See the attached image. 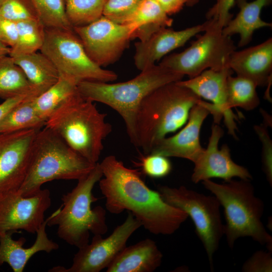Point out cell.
Here are the masks:
<instances>
[{
	"label": "cell",
	"instance_id": "7c38bea8",
	"mask_svg": "<svg viewBox=\"0 0 272 272\" xmlns=\"http://www.w3.org/2000/svg\"><path fill=\"white\" fill-rule=\"evenodd\" d=\"M141 223L129 212L125 221L106 238L95 235L91 243L79 248L71 267L57 266L53 272H99L107 267L126 247V242L140 227Z\"/></svg>",
	"mask_w": 272,
	"mask_h": 272
},
{
	"label": "cell",
	"instance_id": "b9f144b4",
	"mask_svg": "<svg viewBox=\"0 0 272 272\" xmlns=\"http://www.w3.org/2000/svg\"><path fill=\"white\" fill-rule=\"evenodd\" d=\"M199 0H187L186 5L188 6H193L198 2Z\"/></svg>",
	"mask_w": 272,
	"mask_h": 272
},
{
	"label": "cell",
	"instance_id": "ab89813d",
	"mask_svg": "<svg viewBox=\"0 0 272 272\" xmlns=\"http://www.w3.org/2000/svg\"><path fill=\"white\" fill-rule=\"evenodd\" d=\"M29 97H30L18 96L5 100L0 104V122L12 109Z\"/></svg>",
	"mask_w": 272,
	"mask_h": 272
},
{
	"label": "cell",
	"instance_id": "f35d334b",
	"mask_svg": "<svg viewBox=\"0 0 272 272\" xmlns=\"http://www.w3.org/2000/svg\"><path fill=\"white\" fill-rule=\"evenodd\" d=\"M163 10L170 15L179 12L187 0H157Z\"/></svg>",
	"mask_w": 272,
	"mask_h": 272
},
{
	"label": "cell",
	"instance_id": "4fadbf2b",
	"mask_svg": "<svg viewBox=\"0 0 272 272\" xmlns=\"http://www.w3.org/2000/svg\"><path fill=\"white\" fill-rule=\"evenodd\" d=\"M51 204L50 192L40 190L30 196L17 191L0 195V235L24 230L35 234L45 221V213Z\"/></svg>",
	"mask_w": 272,
	"mask_h": 272
},
{
	"label": "cell",
	"instance_id": "9a60e30c",
	"mask_svg": "<svg viewBox=\"0 0 272 272\" xmlns=\"http://www.w3.org/2000/svg\"><path fill=\"white\" fill-rule=\"evenodd\" d=\"M223 134V128L219 124L213 123L207 148L193 162L194 166L191 177L193 183L213 178H221L225 182L234 177L252 179L247 168L232 160L230 148L226 144L219 149V142Z\"/></svg>",
	"mask_w": 272,
	"mask_h": 272
},
{
	"label": "cell",
	"instance_id": "ba28073f",
	"mask_svg": "<svg viewBox=\"0 0 272 272\" xmlns=\"http://www.w3.org/2000/svg\"><path fill=\"white\" fill-rule=\"evenodd\" d=\"M157 190L165 201L184 211L191 219L213 271V256L224 235L218 200L214 195H207L184 186L176 188L160 185Z\"/></svg>",
	"mask_w": 272,
	"mask_h": 272
},
{
	"label": "cell",
	"instance_id": "74e56055",
	"mask_svg": "<svg viewBox=\"0 0 272 272\" xmlns=\"http://www.w3.org/2000/svg\"><path fill=\"white\" fill-rule=\"evenodd\" d=\"M17 23L0 17V42L13 48L18 39Z\"/></svg>",
	"mask_w": 272,
	"mask_h": 272
},
{
	"label": "cell",
	"instance_id": "8d00e7d4",
	"mask_svg": "<svg viewBox=\"0 0 272 272\" xmlns=\"http://www.w3.org/2000/svg\"><path fill=\"white\" fill-rule=\"evenodd\" d=\"M236 0H217L216 3L206 13L207 19H214L222 27H224L232 18L230 11Z\"/></svg>",
	"mask_w": 272,
	"mask_h": 272
},
{
	"label": "cell",
	"instance_id": "1f68e13d",
	"mask_svg": "<svg viewBox=\"0 0 272 272\" xmlns=\"http://www.w3.org/2000/svg\"><path fill=\"white\" fill-rule=\"evenodd\" d=\"M141 0H106L103 16L119 24H129Z\"/></svg>",
	"mask_w": 272,
	"mask_h": 272
},
{
	"label": "cell",
	"instance_id": "3957f363",
	"mask_svg": "<svg viewBox=\"0 0 272 272\" xmlns=\"http://www.w3.org/2000/svg\"><path fill=\"white\" fill-rule=\"evenodd\" d=\"M103 177L99 163L91 171L78 180L71 191L61 197L62 205L50 216L47 226H56L58 237L69 244L80 248L89 243L90 233L105 234L108 230L106 211L98 206L92 209L98 200L92 192L96 183Z\"/></svg>",
	"mask_w": 272,
	"mask_h": 272
},
{
	"label": "cell",
	"instance_id": "60d3db41",
	"mask_svg": "<svg viewBox=\"0 0 272 272\" xmlns=\"http://www.w3.org/2000/svg\"><path fill=\"white\" fill-rule=\"evenodd\" d=\"M11 48L0 42V59L7 55H9Z\"/></svg>",
	"mask_w": 272,
	"mask_h": 272
},
{
	"label": "cell",
	"instance_id": "836d02e7",
	"mask_svg": "<svg viewBox=\"0 0 272 272\" xmlns=\"http://www.w3.org/2000/svg\"><path fill=\"white\" fill-rule=\"evenodd\" d=\"M140 168L141 172L153 178L167 176L172 169V165L168 157L154 154L141 156L139 162L135 163Z\"/></svg>",
	"mask_w": 272,
	"mask_h": 272
},
{
	"label": "cell",
	"instance_id": "83f0119b",
	"mask_svg": "<svg viewBox=\"0 0 272 272\" xmlns=\"http://www.w3.org/2000/svg\"><path fill=\"white\" fill-rule=\"evenodd\" d=\"M257 86L245 78L232 75L227 82V101L229 107H240L249 111L256 108L260 104L256 92Z\"/></svg>",
	"mask_w": 272,
	"mask_h": 272
},
{
	"label": "cell",
	"instance_id": "d590c367",
	"mask_svg": "<svg viewBox=\"0 0 272 272\" xmlns=\"http://www.w3.org/2000/svg\"><path fill=\"white\" fill-rule=\"evenodd\" d=\"M241 270L244 272H271V252L263 250L255 252L243 263Z\"/></svg>",
	"mask_w": 272,
	"mask_h": 272
},
{
	"label": "cell",
	"instance_id": "8992f818",
	"mask_svg": "<svg viewBox=\"0 0 272 272\" xmlns=\"http://www.w3.org/2000/svg\"><path fill=\"white\" fill-rule=\"evenodd\" d=\"M96 164L82 157L55 132L44 126L36 134L27 174L17 191L23 196H30L41 190L46 182L56 179L78 180L88 174Z\"/></svg>",
	"mask_w": 272,
	"mask_h": 272
},
{
	"label": "cell",
	"instance_id": "f1b7e54d",
	"mask_svg": "<svg viewBox=\"0 0 272 272\" xmlns=\"http://www.w3.org/2000/svg\"><path fill=\"white\" fill-rule=\"evenodd\" d=\"M18 39L9 56L15 57L37 52L43 44L45 27L38 20L17 23Z\"/></svg>",
	"mask_w": 272,
	"mask_h": 272
},
{
	"label": "cell",
	"instance_id": "e0dca14e",
	"mask_svg": "<svg viewBox=\"0 0 272 272\" xmlns=\"http://www.w3.org/2000/svg\"><path fill=\"white\" fill-rule=\"evenodd\" d=\"M213 111L212 103L200 100L191 109L185 125L175 135L166 137L150 154L185 159L193 163L204 150L200 143L202 123Z\"/></svg>",
	"mask_w": 272,
	"mask_h": 272
},
{
	"label": "cell",
	"instance_id": "ac0fdd59",
	"mask_svg": "<svg viewBox=\"0 0 272 272\" xmlns=\"http://www.w3.org/2000/svg\"><path fill=\"white\" fill-rule=\"evenodd\" d=\"M204 23L181 30L161 28L143 41L135 44L134 63L141 71L155 64L171 51L184 45L197 34L204 32L211 23Z\"/></svg>",
	"mask_w": 272,
	"mask_h": 272
},
{
	"label": "cell",
	"instance_id": "d4e9b609",
	"mask_svg": "<svg viewBox=\"0 0 272 272\" xmlns=\"http://www.w3.org/2000/svg\"><path fill=\"white\" fill-rule=\"evenodd\" d=\"M168 16L157 0H141L129 23L139 25L133 38L143 41L160 28L171 26L173 20Z\"/></svg>",
	"mask_w": 272,
	"mask_h": 272
},
{
	"label": "cell",
	"instance_id": "ffe728a7",
	"mask_svg": "<svg viewBox=\"0 0 272 272\" xmlns=\"http://www.w3.org/2000/svg\"><path fill=\"white\" fill-rule=\"evenodd\" d=\"M50 216L36 232V238L33 244L28 248H24L26 240L20 237L14 240L12 235L14 232H7L0 235V267L8 263L14 272H23L29 259L36 253L40 251L50 253L58 249L59 245L49 238L46 228Z\"/></svg>",
	"mask_w": 272,
	"mask_h": 272
},
{
	"label": "cell",
	"instance_id": "e575fe53",
	"mask_svg": "<svg viewBox=\"0 0 272 272\" xmlns=\"http://www.w3.org/2000/svg\"><path fill=\"white\" fill-rule=\"evenodd\" d=\"M255 132L258 136L262 145L261 161L262 170L267 180L272 185V141L264 125H255Z\"/></svg>",
	"mask_w": 272,
	"mask_h": 272
},
{
	"label": "cell",
	"instance_id": "9c48e42d",
	"mask_svg": "<svg viewBox=\"0 0 272 272\" xmlns=\"http://www.w3.org/2000/svg\"><path fill=\"white\" fill-rule=\"evenodd\" d=\"M54 65L59 75L79 83L91 81L109 83L117 75L93 62L73 30L45 28V38L40 49Z\"/></svg>",
	"mask_w": 272,
	"mask_h": 272
},
{
	"label": "cell",
	"instance_id": "6da1fadb",
	"mask_svg": "<svg viewBox=\"0 0 272 272\" xmlns=\"http://www.w3.org/2000/svg\"><path fill=\"white\" fill-rule=\"evenodd\" d=\"M99 165L103 177L98 182L99 188L110 213L126 210L154 235L173 234L188 218L165 201L158 190L150 188L139 169L126 167L113 155L106 157Z\"/></svg>",
	"mask_w": 272,
	"mask_h": 272
},
{
	"label": "cell",
	"instance_id": "cb8c5ba5",
	"mask_svg": "<svg viewBox=\"0 0 272 272\" xmlns=\"http://www.w3.org/2000/svg\"><path fill=\"white\" fill-rule=\"evenodd\" d=\"M78 83L67 77L59 75L58 81L33 102L39 115L46 122L62 105L81 96Z\"/></svg>",
	"mask_w": 272,
	"mask_h": 272
},
{
	"label": "cell",
	"instance_id": "7a4b0ae2",
	"mask_svg": "<svg viewBox=\"0 0 272 272\" xmlns=\"http://www.w3.org/2000/svg\"><path fill=\"white\" fill-rule=\"evenodd\" d=\"M201 99L177 82L163 85L147 96L137 110L134 121L135 144L144 155L166 135L187 122L191 108Z\"/></svg>",
	"mask_w": 272,
	"mask_h": 272
},
{
	"label": "cell",
	"instance_id": "7bdbcfd3",
	"mask_svg": "<svg viewBox=\"0 0 272 272\" xmlns=\"http://www.w3.org/2000/svg\"><path fill=\"white\" fill-rule=\"evenodd\" d=\"M6 0H0V8L3 5L4 3L5 2Z\"/></svg>",
	"mask_w": 272,
	"mask_h": 272
},
{
	"label": "cell",
	"instance_id": "d6a6232c",
	"mask_svg": "<svg viewBox=\"0 0 272 272\" xmlns=\"http://www.w3.org/2000/svg\"><path fill=\"white\" fill-rule=\"evenodd\" d=\"M0 17L15 23L38 20L36 9L30 0H6L0 8Z\"/></svg>",
	"mask_w": 272,
	"mask_h": 272
},
{
	"label": "cell",
	"instance_id": "4316f807",
	"mask_svg": "<svg viewBox=\"0 0 272 272\" xmlns=\"http://www.w3.org/2000/svg\"><path fill=\"white\" fill-rule=\"evenodd\" d=\"M29 97L12 109L0 122V133L30 129H41L46 121L38 113L33 102Z\"/></svg>",
	"mask_w": 272,
	"mask_h": 272
},
{
	"label": "cell",
	"instance_id": "4dcf8cb0",
	"mask_svg": "<svg viewBox=\"0 0 272 272\" xmlns=\"http://www.w3.org/2000/svg\"><path fill=\"white\" fill-rule=\"evenodd\" d=\"M46 28L73 30L65 13V0H30Z\"/></svg>",
	"mask_w": 272,
	"mask_h": 272
},
{
	"label": "cell",
	"instance_id": "484cf974",
	"mask_svg": "<svg viewBox=\"0 0 272 272\" xmlns=\"http://www.w3.org/2000/svg\"><path fill=\"white\" fill-rule=\"evenodd\" d=\"M36 97L33 88L21 68L9 55L0 59V98Z\"/></svg>",
	"mask_w": 272,
	"mask_h": 272
},
{
	"label": "cell",
	"instance_id": "277c9868",
	"mask_svg": "<svg viewBox=\"0 0 272 272\" xmlns=\"http://www.w3.org/2000/svg\"><path fill=\"white\" fill-rule=\"evenodd\" d=\"M250 180L232 179L218 183L209 179L201 183L224 209V235L230 248H233L235 241L239 238L249 237L272 252V237L261 221L264 203L255 195Z\"/></svg>",
	"mask_w": 272,
	"mask_h": 272
},
{
	"label": "cell",
	"instance_id": "52a82bcc",
	"mask_svg": "<svg viewBox=\"0 0 272 272\" xmlns=\"http://www.w3.org/2000/svg\"><path fill=\"white\" fill-rule=\"evenodd\" d=\"M106 117L93 102L81 95L59 107L45 126L55 132L82 157L96 164L103 149V141L112 129Z\"/></svg>",
	"mask_w": 272,
	"mask_h": 272
},
{
	"label": "cell",
	"instance_id": "5b68a950",
	"mask_svg": "<svg viewBox=\"0 0 272 272\" xmlns=\"http://www.w3.org/2000/svg\"><path fill=\"white\" fill-rule=\"evenodd\" d=\"M183 77L168 68L155 64L126 82L111 84L83 81L78 84V89L84 99L103 103L116 111L123 119L128 137L134 145L135 117L142 101L160 87L182 80Z\"/></svg>",
	"mask_w": 272,
	"mask_h": 272
},
{
	"label": "cell",
	"instance_id": "2e32d148",
	"mask_svg": "<svg viewBox=\"0 0 272 272\" xmlns=\"http://www.w3.org/2000/svg\"><path fill=\"white\" fill-rule=\"evenodd\" d=\"M232 74L229 66L220 70L207 69L193 78L177 83L200 98L210 101L215 110L213 115L214 123L219 124L223 118L228 133L237 138L235 120L238 118L228 105L227 94V79Z\"/></svg>",
	"mask_w": 272,
	"mask_h": 272
},
{
	"label": "cell",
	"instance_id": "8fae6325",
	"mask_svg": "<svg viewBox=\"0 0 272 272\" xmlns=\"http://www.w3.org/2000/svg\"><path fill=\"white\" fill-rule=\"evenodd\" d=\"M136 23L119 24L102 16L85 26L73 27L90 59L103 67L115 62L133 39Z\"/></svg>",
	"mask_w": 272,
	"mask_h": 272
},
{
	"label": "cell",
	"instance_id": "603a6c76",
	"mask_svg": "<svg viewBox=\"0 0 272 272\" xmlns=\"http://www.w3.org/2000/svg\"><path fill=\"white\" fill-rule=\"evenodd\" d=\"M12 57L24 72L36 97L45 92L59 79L57 70L50 59L41 52Z\"/></svg>",
	"mask_w": 272,
	"mask_h": 272
},
{
	"label": "cell",
	"instance_id": "f546056e",
	"mask_svg": "<svg viewBox=\"0 0 272 272\" xmlns=\"http://www.w3.org/2000/svg\"><path fill=\"white\" fill-rule=\"evenodd\" d=\"M106 0H65V13L74 27L88 25L103 16Z\"/></svg>",
	"mask_w": 272,
	"mask_h": 272
},
{
	"label": "cell",
	"instance_id": "d6986e66",
	"mask_svg": "<svg viewBox=\"0 0 272 272\" xmlns=\"http://www.w3.org/2000/svg\"><path fill=\"white\" fill-rule=\"evenodd\" d=\"M229 67L237 76L248 79L257 86L271 82L272 38L244 49L234 50L231 54Z\"/></svg>",
	"mask_w": 272,
	"mask_h": 272
},
{
	"label": "cell",
	"instance_id": "7402d4cb",
	"mask_svg": "<svg viewBox=\"0 0 272 272\" xmlns=\"http://www.w3.org/2000/svg\"><path fill=\"white\" fill-rule=\"evenodd\" d=\"M239 11L236 16L231 19L223 28V33L228 36L239 34V47L247 45L251 40L256 30L262 28L271 27V23L262 20L260 13L262 9L268 6L271 0H236Z\"/></svg>",
	"mask_w": 272,
	"mask_h": 272
},
{
	"label": "cell",
	"instance_id": "44dd1931",
	"mask_svg": "<svg viewBox=\"0 0 272 272\" xmlns=\"http://www.w3.org/2000/svg\"><path fill=\"white\" fill-rule=\"evenodd\" d=\"M163 254L154 240L147 238L126 246L107 267V272H153Z\"/></svg>",
	"mask_w": 272,
	"mask_h": 272
},
{
	"label": "cell",
	"instance_id": "30bf717a",
	"mask_svg": "<svg viewBox=\"0 0 272 272\" xmlns=\"http://www.w3.org/2000/svg\"><path fill=\"white\" fill-rule=\"evenodd\" d=\"M203 35L184 51L165 56L159 64L172 71L193 78L207 69L220 70L228 65L236 46L231 37L225 35L216 20Z\"/></svg>",
	"mask_w": 272,
	"mask_h": 272
},
{
	"label": "cell",
	"instance_id": "5bb4252c",
	"mask_svg": "<svg viewBox=\"0 0 272 272\" xmlns=\"http://www.w3.org/2000/svg\"><path fill=\"white\" fill-rule=\"evenodd\" d=\"M40 129L0 133V195L17 191L27 174L32 147Z\"/></svg>",
	"mask_w": 272,
	"mask_h": 272
}]
</instances>
